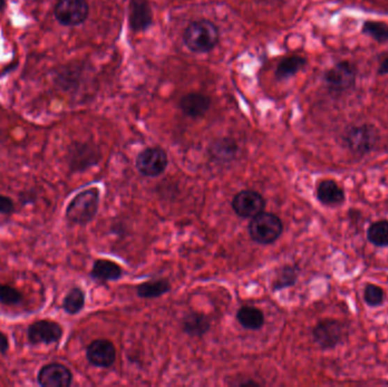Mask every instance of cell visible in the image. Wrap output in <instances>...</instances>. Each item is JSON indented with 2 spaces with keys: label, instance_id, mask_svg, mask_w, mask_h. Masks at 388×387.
Masks as SVG:
<instances>
[{
  "label": "cell",
  "instance_id": "11",
  "mask_svg": "<svg viewBox=\"0 0 388 387\" xmlns=\"http://www.w3.org/2000/svg\"><path fill=\"white\" fill-rule=\"evenodd\" d=\"M72 372L61 363L46 365L41 368L38 375V383L43 387H68L72 384Z\"/></svg>",
  "mask_w": 388,
  "mask_h": 387
},
{
  "label": "cell",
  "instance_id": "23",
  "mask_svg": "<svg viewBox=\"0 0 388 387\" xmlns=\"http://www.w3.org/2000/svg\"><path fill=\"white\" fill-rule=\"evenodd\" d=\"M362 32L369 37L376 40L378 43L388 41V25L382 22L367 21L364 22Z\"/></svg>",
  "mask_w": 388,
  "mask_h": 387
},
{
  "label": "cell",
  "instance_id": "18",
  "mask_svg": "<svg viewBox=\"0 0 388 387\" xmlns=\"http://www.w3.org/2000/svg\"><path fill=\"white\" fill-rule=\"evenodd\" d=\"M210 328V320L202 314H189L183 321L184 332L191 336L205 335Z\"/></svg>",
  "mask_w": 388,
  "mask_h": 387
},
{
  "label": "cell",
  "instance_id": "15",
  "mask_svg": "<svg viewBox=\"0 0 388 387\" xmlns=\"http://www.w3.org/2000/svg\"><path fill=\"white\" fill-rule=\"evenodd\" d=\"M317 198L328 207H336L346 202V192L333 180L321 181L317 186Z\"/></svg>",
  "mask_w": 388,
  "mask_h": 387
},
{
  "label": "cell",
  "instance_id": "7",
  "mask_svg": "<svg viewBox=\"0 0 388 387\" xmlns=\"http://www.w3.org/2000/svg\"><path fill=\"white\" fill-rule=\"evenodd\" d=\"M357 68L348 61H339L325 74V81L333 91H346L355 86Z\"/></svg>",
  "mask_w": 388,
  "mask_h": 387
},
{
  "label": "cell",
  "instance_id": "26",
  "mask_svg": "<svg viewBox=\"0 0 388 387\" xmlns=\"http://www.w3.org/2000/svg\"><path fill=\"white\" fill-rule=\"evenodd\" d=\"M23 301V294L15 287L1 284L0 285V303L3 305H17Z\"/></svg>",
  "mask_w": 388,
  "mask_h": 387
},
{
  "label": "cell",
  "instance_id": "9",
  "mask_svg": "<svg viewBox=\"0 0 388 387\" xmlns=\"http://www.w3.org/2000/svg\"><path fill=\"white\" fill-rule=\"evenodd\" d=\"M63 336L61 325L52 320H38L28 328V340L31 344H52L57 343Z\"/></svg>",
  "mask_w": 388,
  "mask_h": 387
},
{
  "label": "cell",
  "instance_id": "3",
  "mask_svg": "<svg viewBox=\"0 0 388 387\" xmlns=\"http://www.w3.org/2000/svg\"><path fill=\"white\" fill-rule=\"evenodd\" d=\"M249 233L254 241L260 244H270L277 240L283 233V223L275 213H260L252 217Z\"/></svg>",
  "mask_w": 388,
  "mask_h": 387
},
{
  "label": "cell",
  "instance_id": "29",
  "mask_svg": "<svg viewBox=\"0 0 388 387\" xmlns=\"http://www.w3.org/2000/svg\"><path fill=\"white\" fill-rule=\"evenodd\" d=\"M378 74L379 75H386V74H388V57L382 61V64H380L378 68Z\"/></svg>",
  "mask_w": 388,
  "mask_h": 387
},
{
  "label": "cell",
  "instance_id": "13",
  "mask_svg": "<svg viewBox=\"0 0 388 387\" xmlns=\"http://www.w3.org/2000/svg\"><path fill=\"white\" fill-rule=\"evenodd\" d=\"M153 10L146 0H131L130 3V26L134 32H142L151 26Z\"/></svg>",
  "mask_w": 388,
  "mask_h": 387
},
{
  "label": "cell",
  "instance_id": "30",
  "mask_svg": "<svg viewBox=\"0 0 388 387\" xmlns=\"http://www.w3.org/2000/svg\"><path fill=\"white\" fill-rule=\"evenodd\" d=\"M3 5H5V0H0V10L3 8Z\"/></svg>",
  "mask_w": 388,
  "mask_h": 387
},
{
  "label": "cell",
  "instance_id": "8",
  "mask_svg": "<svg viewBox=\"0 0 388 387\" xmlns=\"http://www.w3.org/2000/svg\"><path fill=\"white\" fill-rule=\"evenodd\" d=\"M169 158L162 148H147L137 158V168L148 177L158 176L165 171Z\"/></svg>",
  "mask_w": 388,
  "mask_h": 387
},
{
  "label": "cell",
  "instance_id": "4",
  "mask_svg": "<svg viewBox=\"0 0 388 387\" xmlns=\"http://www.w3.org/2000/svg\"><path fill=\"white\" fill-rule=\"evenodd\" d=\"M378 139L377 128L369 124L352 126L343 135L344 146L357 155H364L371 153V150L376 146Z\"/></svg>",
  "mask_w": 388,
  "mask_h": 387
},
{
  "label": "cell",
  "instance_id": "27",
  "mask_svg": "<svg viewBox=\"0 0 388 387\" xmlns=\"http://www.w3.org/2000/svg\"><path fill=\"white\" fill-rule=\"evenodd\" d=\"M15 211V204L10 197L0 195V213L10 216Z\"/></svg>",
  "mask_w": 388,
  "mask_h": 387
},
{
  "label": "cell",
  "instance_id": "2",
  "mask_svg": "<svg viewBox=\"0 0 388 387\" xmlns=\"http://www.w3.org/2000/svg\"><path fill=\"white\" fill-rule=\"evenodd\" d=\"M100 193L97 188L79 193L68 204L66 218L70 223L86 225L95 218L98 211Z\"/></svg>",
  "mask_w": 388,
  "mask_h": 387
},
{
  "label": "cell",
  "instance_id": "5",
  "mask_svg": "<svg viewBox=\"0 0 388 387\" xmlns=\"http://www.w3.org/2000/svg\"><path fill=\"white\" fill-rule=\"evenodd\" d=\"M312 335L323 350H332L346 341L348 328L346 324L339 320L325 319L316 325Z\"/></svg>",
  "mask_w": 388,
  "mask_h": 387
},
{
  "label": "cell",
  "instance_id": "21",
  "mask_svg": "<svg viewBox=\"0 0 388 387\" xmlns=\"http://www.w3.org/2000/svg\"><path fill=\"white\" fill-rule=\"evenodd\" d=\"M86 303V296L79 287H74L68 296H65L64 301H63V308L70 314H77L82 310Z\"/></svg>",
  "mask_w": 388,
  "mask_h": 387
},
{
  "label": "cell",
  "instance_id": "17",
  "mask_svg": "<svg viewBox=\"0 0 388 387\" xmlns=\"http://www.w3.org/2000/svg\"><path fill=\"white\" fill-rule=\"evenodd\" d=\"M306 65V59L301 56H290L286 57L279 63L276 68L275 75L279 79H286L294 77L299 73L300 70L304 68Z\"/></svg>",
  "mask_w": 388,
  "mask_h": 387
},
{
  "label": "cell",
  "instance_id": "20",
  "mask_svg": "<svg viewBox=\"0 0 388 387\" xmlns=\"http://www.w3.org/2000/svg\"><path fill=\"white\" fill-rule=\"evenodd\" d=\"M367 238L376 247H388V220H377L368 229Z\"/></svg>",
  "mask_w": 388,
  "mask_h": 387
},
{
  "label": "cell",
  "instance_id": "1",
  "mask_svg": "<svg viewBox=\"0 0 388 387\" xmlns=\"http://www.w3.org/2000/svg\"><path fill=\"white\" fill-rule=\"evenodd\" d=\"M184 43L194 54H207L217 46L219 41V30L208 21L200 20L187 25L184 32Z\"/></svg>",
  "mask_w": 388,
  "mask_h": 387
},
{
  "label": "cell",
  "instance_id": "10",
  "mask_svg": "<svg viewBox=\"0 0 388 387\" xmlns=\"http://www.w3.org/2000/svg\"><path fill=\"white\" fill-rule=\"evenodd\" d=\"M266 202L260 193L252 190H245L234 197L232 207L240 217L252 218L258 213H263Z\"/></svg>",
  "mask_w": 388,
  "mask_h": 387
},
{
  "label": "cell",
  "instance_id": "19",
  "mask_svg": "<svg viewBox=\"0 0 388 387\" xmlns=\"http://www.w3.org/2000/svg\"><path fill=\"white\" fill-rule=\"evenodd\" d=\"M236 318L245 328L259 329L265 324L263 311L254 307H243L238 311Z\"/></svg>",
  "mask_w": 388,
  "mask_h": 387
},
{
  "label": "cell",
  "instance_id": "14",
  "mask_svg": "<svg viewBox=\"0 0 388 387\" xmlns=\"http://www.w3.org/2000/svg\"><path fill=\"white\" fill-rule=\"evenodd\" d=\"M210 106V98L202 93H189L182 98L180 103L182 112L191 119L205 116Z\"/></svg>",
  "mask_w": 388,
  "mask_h": 387
},
{
  "label": "cell",
  "instance_id": "12",
  "mask_svg": "<svg viewBox=\"0 0 388 387\" xmlns=\"http://www.w3.org/2000/svg\"><path fill=\"white\" fill-rule=\"evenodd\" d=\"M86 358L93 366L107 368L115 363L116 349L108 340H95L86 349Z\"/></svg>",
  "mask_w": 388,
  "mask_h": 387
},
{
  "label": "cell",
  "instance_id": "24",
  "mask_svg": "<svg viewBox=\"0 0 388 387\" xmlns=\"http://www.w3.org/2000/svg\"><path fill=\"white\" fill-rule=\"evenodd\" d=\"M297 275H299V268L297 266H285L284 268H281V273L276 278L274 289L279 290V289H284V287H292L297 282Z\"/></svg>",
  "mask_w": 388,
  "mask_h": 387
},
{
  "label": "cell",
  "instance_id": "16",
  "mask_svg": "<svg viewBox=\"0 0 388 387\" xmlns=\"http://www.w3.org/2000/svg\"><path fill=\"white\" fill-rule=\"evenodd\" d=\"M122 275V267L107 259L97 260L91 271L92 278L97 281H116Z\"/></svg>",
  "mask_w": 388,
  "mask_h": 387
},
{
  "label": "cell",
  "instance_id": "28",
  "mask_svg": "<svg viewBox=\"0 0 388 387\" xmlns=\"http://www.w3.org/2000/svg\"><path fill=\"white\" fill-rule=\"evenodd\" d=\"M8 348H10V343L7 336L3 332H0V354H6Z\"/></svg>",
  "mask_w": 388,
  "mask_h": 387
},
{
  "label": "cell",
  "instance_id": "25",
  "mask_svg": "<svg viewBox=\"0 0 388 387\" xmlns=\"http://www.w3.org/2000/svg\"><path fill=\"white\" fill-rule=\"evenodd\" d=\"M385 299V293L382 291V287L375 284H368L367 287H364V300L369 307H379L384 303Z\"/></svg>",
  "mask_w": 388,
  "mask_h": 387
},
{
  "label": "cell",
  "instance_id": "22",
  "mask_svg": "<svg viewBox=\"0 0 388 387\" xmlns=\"http://www.w3.org/2000/svg\"><path fill=\"white\" fill-rule=\"evenodd\" d=\"M171 290V285L166 280H160V281L147 282V283L141 284L138 287V296L141 298H157L169 292Z\"/></svg>",
  "mask_w": 388,
  "mask_h": 387
},
{
  "label": "cell",
  "instance_id": "6",
  "mask_svg": "<svg viewBox=\"0 0 388 387\" xmlns=\"http://www.w3.org/2000/svg\"><path fill=\"white\" fill-rule=\"evenodd\" d=\"M89 12L86 0H59L55 7V17L61 24L77 26L86 21Z\"/></svg>",
  "mask_w": 388,
  "mask_h": 387
}]
</instances>
